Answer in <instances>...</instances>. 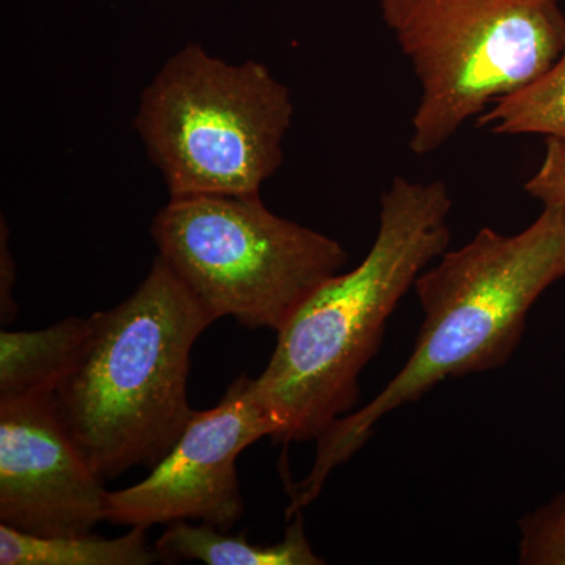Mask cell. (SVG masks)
I'll list each match as a JSON object with an SVG mask.
<instances>
[{
  "label": "cell",
  "mask_w": 565,
  "mask_h": 565,
  "mask_svg": "<svg viewBox=\"0 0 565 565\" xmlns=\"http://www.w3.org/2000/svg\"><path fill=\"white\" fill-rule=\"evenodd\" d=\"M564 278L565 223L552 206L523 232L505 236L482 228L463 247L446 250L415 281L423 322L414 352L371 403L318 438L313 468L289 490L286 516L313 503L334 468L363 448L384 416L446 379L503 367L522 343L533 305Z\"/></svg>",
  "instance_id": "1"
},
{
  "label": "cell",
  "mask_w": 565,
  "mask_h": 565,
  "mask_svg": "<svg viewBox=\"0 0 565 565\" xmlns=\"http://www.w3.org/2000/svg\"><path fill=\"white\" fill-rule=\"evenodd\" d=\"M381 10L422 87L408 141L416 156L440 150L565 50L559 0H381Z\"/></svg>",
  "instance_id": "5"
},
{
  "label": "cell",
  "mask_w": 565,
  "mask_h": 565,
  "mask_svg": "<svg viewBox=\"0 0 565 565\" xmlns=\"http://www.w3.org/2000/svg\"><path fill=\"white\" fill-rule=\"evenodd\" d=\"M90 319L66 318L33 332H0V399L57 392L79 362Z\"/></svg>",
  "instance_id": "9"
},
{
  "label": "cell",
  "mask_w": 565,
  "mask_h": 565,
  "mask_svg": "<svg viewBox=\"0 0 565 565\" xmlns=\"http://www.w3.org/2000/svg\"><path fill=\"white\" fill-rule=\"evenodd\" d=\"M452 199L444 181L394 178L381 202L373 247L323 282L277 333L256 397L278 444L318 440L359 404L360 375L377 355L386 323L451 243Z\"/></svg>",
  "instance_id": "2"
},
{
  "label": "cell",
  "mask_w": 565,
  "mask_h": 565,
  "mask_svg": "<svg viewBox=\"0 0 565 565\" xmlns=\"http://www.w3.org/2000/svg\"><path fill=\"white\" fill-rule=\"evenodd\" d=\"M525 192L544 206L556 207L565 223V140L545 137V152Z\"/></svg>",
  "instance_id": "14"
},
{
  "label": "cell",
  "mask_w": 565,
  "mask_h": 565,
  "mask_svg": "<svg viewBox=\"0 0 565 565\" xmlns=\"http://www.w3.org/2000/svg\"><path fill=\"white\" fill-rule=\"evenodd\" d=\"M274 434L253 379L241 375L214 408L195 411L172 451L145 481L107 494L106 522L148 530L188 520L230 533L244 514L237 457Z\"/></svg>",
  "instance_id": "7"
},
{
  "label": "cell",
  "mask_w": 565,
  "mask_h": 565,
  "mask_svg": "<svg viewBox=\"0 0 565 565\" xmlns=\"http://www.w3.org/2000/svg\"><path fill=\"white\" fill-rule=\"evenodd\" d=\"M88 319L87 345L55 392L63 419L103 479L152 470L195 414L191 352L214 319L159 255L125 302Z\"/></svg>",
  "instance_id": "3"
},
{
  "label": "cell",
  "mask_w": 565,
  "mask_h": 565,
  "mask_svg": "<svg viewBox=\"0 0 565 565\" xmlns=\"http://www.w3.org/2000/svg\"><path fill=\"white\" fill-rule=\"evenodd\" d=\"M285 539L273 545L252 544L247 535H232L226 531L188 520L169 523L156 542L162 563L202 561L207 565H321L326 561L316 555L305 533L302 512L292 516Z\"/></svg>",
  "instance_id": "10"
},
{
  "label": "cell",
  "mask_w": 565,
  "mask_h": 565,
  "mask_svg": "<svg viewBox=\"0 0 565 565\" xmlns=\"http://www.w3.org/2000/svg\"><path fill=\"white\" fill-rule=\"evenodd\" d=\"M161 561L145 527L121 537L90 533L35 535L0 523L2 565H150Z\"/></svg>",
  "instance_id": "11"
},
{
  "label": "cell",
  "mask_w": 565,
  "mask_h": 565,
  "mask_svg": "<svg viewBox=\"0 0 565 565\" xmlns=\"http://www.w3.org/2000/svg\"><path fill=\"white\" fill-rule=\"evenodd\" d=\"M107 494L54 392L0 399V523L35 535L90 533L106 522Z\"/></svg>",
  "instance_id": "8"
},
{
  "label": "cell",
  "mask_w": 565,
  "mask_h": 565,
  "mask_svg": "<svg viewBox=\"0 0 565 565\" xmlns=\"http://www.w3.org/2000/svg\"><path fill=\"white\" fill-rule=\"evenodd\" d=\"M0 230V321L2 326H10L18 315V305L13 299V286L17 282V266L11 256L9 244V228L2 217Z\"/></svg>",
  "instance_id": "15"
},
{
  "label": "cell",
  "mask_w": 565,
  "mask_h": 565,
  "mask_svg": "<svg viewBox=\"0 0 565 565\" xmlns=\"http://www.w3.org/2000/svg\"><path fill=\"white\" fill-rule=\"evenodd\" d=\"M292 117L266 65L189 43L141 93L134 126L170 196L255 195L281 167Z\"/></svg>",
  "instance_id": "4"
},
{
  "label": "cell",
  "mask_w": 565,
  "mask_h": 565,
  "mask_svg": "<svg viewBox=\"0 0 565 565\" xmlns=\"http://www.w3.org/2000/svg\"><path fill=\"white\" fill-rule=\"evenodd\" d=\"M476 120L478 128L497 136L541 134L565 140V50L537 81L500 99Z\"/></svg>",
  "instance_id": "12"
},
{
  "label": "cell",
  "mask_w": 565,
  "mask_h": 565,
  "mask_svg": "<svg viewBox=\"0 0 565 565\" xmlns=\"http://www.w3.org/2000/svg\"><path fill=\"white\" fill-rule=\"evenodd\" d=\"M519 564L565 565V492L519 522Z\"/></svg>",
  "instance_id": "13"
},
{
  "label": "cell",
  "mask_w": 565,
  "mask_h": 565,
  "mask_svg": "<svg viewBox=\"0 0 565 565\" xmlns=\"http://www.w3.org/2000/svg\"><path fill=\"white\" fill-rule=\"evenodd\" d=\"M151 236L214 321L275 333L349 262L338 241L274 214L259 193L170 196Z\"/></svg>",
  "instance_id": "6"
}]
</instances>
